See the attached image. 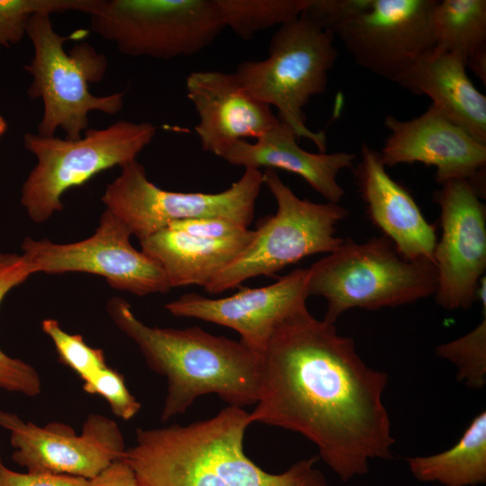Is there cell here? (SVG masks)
I'll return each mask as SVG.
<instances>
[{"label":"cell","mask_w":486,"mask_h":486,"mask_svg":"<svg viewBox=\"0 0 486 486\" xmlns=\"http://www.w3.org/2000/svg\"><path fill=\"white\" fill-rule=\"evenodd\" d=\"M385 372L368 366L354 340L304 307L273 331L261 354L255 422L299 433L343 482L389 459L394 438L382 400Z\"/></svg>","instance_id":"6da1fadb"},{"label":"cell","mask_w":486,"mask_h":486,"mask_svg":"<svg viewBox=\"0 0 486 486\" xmlns=\"http://www.w3.org/2000/svg\"><path fill=\"white\" fill-rule=\"evenodd\" d=\"M250 424L249 412L228 406L186 426L137 428L123 460L140 486H329L316 456L279 474L261 469L244 451Z\"/></svg>","instance_id":"7a4b0ae2"},{"label":"cell","mask_w":486,"mask_h":486,"mask_svg":"<svg viewBox=\"0 0 486 486\" xmlns=\"http://www.w3.org/2000/svg\"><path fill=\"white\" fill-rule=\"evenodd\" d=\"M106 310L115 326L137 345L148 368L166 379L162 422L184 413L198 397L211 393L229 406L256 403L261 355L242 342L200 327L148 326L122 297L111 298Z\"/></svg>","instance_id":"3957f363"},{"label":"cell","mask_w":486,"mask_h":486,"mask_svg":"<svg viewBox=\"0 0 486 486\" xmlns=\"http://www.w3.org/2000/svg\"><path fill=\"white\" fill-rule=\"evenodd\" d=\"M309 296L327 302L324 320L335 323L351 309L397 307L435 295V264L403 258L383 236L351 238L308 268Z\"/></svg>","instance_id":"277c9868"},{"label":"cell","mask_w":486,"mask_h":486,"mask_svg":"<svg viewBox=\"0 0 486 486\" xmlns=\"http://www.w3.org/2000/svg\"><path fill=\"white\" fill-rule=\"evenodd\" d=\"M26 35L33 48V56L24 67L32 77L27 94L43 104L39 135L52 137L61 129L66 139L77 140L88 129L89 112L113 115L122 111L125 92L104 96L90 92V85L102 81L106 73L108 60L104 53L86 41L67 51L64 44L74 37L59 35L49 14L33 15Z\"/></svg>","instance_id":"5b68a950"},{"label":"cell","mask_w":486,"mask_h":486,"mask_svg":"<svg viewBox=\"0 0 486 486\" xmlns=\"http://www.w3.org/2000/svg\"><path fill=\"white\" fill-rule=\"evenodd\" d=\"M332 33L302 13L279 26L271 38L267 58L242 61L235 72L252 96L274 106L279 121L297 138L312 141L321 153L326 152V135L308 128L304 107L327 89L328 73L338 57Z\"/></svg>","instance_id":"8992f818"},{"label":"cell","mask_w":486,"mask_h":486,"mask_svg":"<svg viewBox=\"0 0 486 486\" xmlns=\"http://www.w3.org/2000/svg\"><path fill=\"white\" fill-rule=\"evenodd\" d=\"M149 122H116L87 129L77 140L23 135L24 148L37 163L25 179L21 203L34 222L41 223L63 209L62 196L97 174L136 160L156 135Z\"/></svg>","instance_id":"52a82bcc"},{"label":"cell","mask_w":486,"mask_h":486,"mask_svg":"<svg viewBox=\"0 0 486 486\" xmlns=\"http://www.w3.org/2000/svg\"><path fill=\"white\" fill-rule=\"evenodd\" d=\"M263 184L276 202L275 214L263 220L246 249L204 287L207 292H223L259 275L274 276L307 256L328 254L343 242L336 226L348 215L345 207L299 198L274 169L263 173Z\"/></svg>","instance_id":"ba28073f"},{"label":"cell","mask_w":486,"mask_h":486,"mask_svg":"<svg viewBox=\"0 0 486 486\" xmlns=\"http://www.w3.org/2000/svg\"><path fill=\"white\" fill-rule=\"evenodd\" d=\"M91 30L126 56L194 55L224 27L216 0H101Z\"/></svg>","instance_id":"9c48e42d"},{"label":"cell","mask_w":486,"mask_h":486,"mask_svg":"<svg viewBox=\"0 0 486 486\" xmlns=\"http://www.w3.org/2000/svg\"><path fill=\"white\" fill-rule=\"evenodd\" d=\"M262 184L260 169L245 168L238 181L217 194L167 191L150 182L136 159L122 166L101 200L141 240L171 221L185 219L223 218L248 228Z\"/></svg>","instance_id":"30bf717a"},{"label":"cell","mask_w":486,"mask_h":486,"mask_svg":"<svg viewBox=\"0 0 486 486\" xmlns=\"http://www.w3.org/2000/svg\"><path fill=\"white\" fill-rule=\"evenodd\" d=\"M130 236L127 226L105 209L89 238L67 244L25 238L22 254L32 274L88 273L104 277L114 289L137 296L166 293L171 287L163 269L131 246Z\"/></svg>","instance_id":"8fae6325"},{"label":"cell","mask_w":486,"mask_h":486,"mask_svg":"<svg viewBox=\"0 0 486 486\" xmlns=\"http://www.w3.org/2000/svg\"><path fill=\"white\" fill-rule=\"evenodd\" d=\"M0 426L10 432L14 462L29 472L93 479L122 459L126 450L117 423L101 414H90L80 434L65 423L40 427L4 410Z\"/></svg>","instance_id":"7c38bea8"},{"label":"cell","mask_w":486,"mask_h":486,"mask_svg":"<svg viewBox=\"0 0 486 486\" xmlns=\"http://www.w3.org/2000/svg\"><path fill=\"white\" fill-rule=\"evenodd\" d=\"M433 200L440 208L442 235L434 253L436 303L445 310H467L477 300L486 270L484 197L466 180L440 184Z\"/></svg>","instance_id":"4fadbf2b"},{"label":"cell","mask_w":486,"mask_h":486,"mask_svg":"<svg viewBox=\"0 0 486 486\" xmlns=\"http://www.w3.org/2000/svg\"><path fill=\"white\" fill-rule=\"evenodd\" d=\"M437 0H373L334 32L360 67L393 83L435 47L432 12Z\"/></svg>","instance_id":"5bb4252c"},{"label":"cell","mask_w":486,"mask_h":486,"mask_svg":"<svg viewBox=\"0 0 486 486\" xmlns=\"http://www.w3.org/2000/svg\"><path fill=\"white\" fill-rule=\"evenodd\" d=\"M390 134L379 152L383 165L422 163L436 167V181L470 182L485 198L486 145L430 105L419 116L384 119Z\"/></svg>","instance_id":"9a60e30c"},{"label":"cell","mask_w":486,"mask_h":486,"mask_svg":"<svg viewBox=\"0 0 486 486\" xmlns=\"http://www.w3.org/2000/svg\"><path fill=\"white\" fill-rule=\"evenodd\" d=\"M308 274V269L298 268L269 285L241 287L237 293L220 299L186 293L166 303L165 309L176 317L230 328L238 333L240 342L261 355L274 328L306 307Z\"/></svg>","instance_id":"2e32d148"},{"label":"cell","mask_w":486,"mask_h":486,"mask_svg":"<svg viewBox=\"0 0 486 486\" xmlns=\"http://www.w3.org/2000/svg\"><path fill=\"white\" fill-rule=\"evenodd\" d=\"M186 94L199 121L194 130L202 149L216 156L245 138L258 139L279 119L252 96L235 73L194 71L185 80Z\"/></svg>","instance_id":"e0dca14e"},{"label":"cell","mask_w":486,"mask_h":486,"mask_svg":"<svg viewBox=\"0 0 486 486\" xmlns=\"http://www.w3.org/2000/svg\"><path fill=\"white\" fill-rule=\"evenodd\" d=\"M360 152L353 172L369 219L403 258L434 263L435 226L410 192L389 175L378 151L363 143Z\"/></svg>","instance_id":"ac0fdd59"},{"label":"cell","mask_w":486,"mask_h":486,"mask_svg":"<svg viewBox=\"0 0 486 486\" xmlns=\"http://www.w3.org/2000/svg\"><path fill=\"white\" fill-rule=\"evenodd\" d=\"M250 143L240 140L228 146L220 158L245 168L282 169L302 177L328 202L338 203L344 189L338 174L352 168L356 156L349 152L311 153L297 143L292 130L282 122Z\"/></svg>","instance_id":"d6986e66"},{"label":"cell","mask_w":486,"mask_h":486,"mask_svg":"<svg viewBox=\"0 0 486 486\" xmlns=\"http://www.w3.org/2000/svg\"><path fill=\"white\" fill-rule=\"evenodd\" d=\"M457 56L433 48L423 54L395 82L431 105L486 145V96L478 91Z\"/></svg>","instance_id":"ffe728a7"},{"label":"cell","mask_w":486,"mask_h":486,"mask_svg":"<svg viewBox=\"0 0 486 486\" xmlns=\"http://www.w3.org/2000/svg\"><path fill=\"white\" fill-rule=\"evenodd\" d=\"M255 230L223 239L190 236L165 227L140 240L141 251L163 269L171 288H203L250 244Z\"/></svg>","instance_id":"44dd1931"},{"label":"cell","mask_w":486,"mask_h":486,"mask_svg":"<svg viewBox=\"0 0 486 486\" xmlns=\"http://www.w3.org/2000/svg\"><path fill=\"white\" fill-rule=\"evenodd\" d=\"M435 48L457 56L486 84V1H436L432 12Z\"/></svg>","instance_id":"7402d4cb"},{"label":"cell","mask_w":486,"mask_h":486,"mask_svg":"<svg viewBox=\"0 0 486 486\" xmlns=\"http://www.w3.org/2000/svg\"><path fill=\"white\" fill-rule=\"evenodd\" d=\"M420 482L443 486H475L486 482V412L481 411L451 448L438 454L408 458Z\"/></svg>","instance_id":"603a6c76"},{"label":"cell","mask_w":486,"mask_h":486,"mask_svg":"<svg viewBox=\"0 0 486 486\" xmlns=\"http://www.w3.org/2000/svg\"><path fill=\"white\" fill-rule=\"evenodd\" d=\"M310 0H216L224 27L248 40L256 33L299 17Z\"/></svg>","instance_id":"cb8c5ba5"},{"label":"cell","mask_w":486,"mask_h":486,"mask_svg":"<svg viewBox=\"0 0 486 486\" xmlns=\"http://www.w3.org/2000/svg\"><path fill=\"white\" fill-rule=\"evenodd\" d=\"M32 271L25 256L15 253H0V304L14 287L25 282ZM37 370L19 358L6 355L0 348V388L8 392L35 397L41 392Z\"/></svg>","instance_id":"d4e9b609"},{"label":"cell","mask_w":486,"mask_h":486,"mask_svg":"<svg viewBox=\"0 0 486 486\" xmlns=\"http://www.w3.org/2000/svg\"><path fill=\"white\" fill-rule=\"evenodd\" d=\"M100 0H0V47L19 43L35 14L76 11L92 14Z\"/></svg>","instance_id":"484cf974"},{"label":"cell","mask_w":486,"mask_h":486,"mask_svg":"<svg viewBox=\"0 0 486 486\" xmlns=\"http://www.w3.org/2000/svg\"><path fill=\"white\" fill-rule=\"evenodd\" d=\"M438 356L454 364L457 379L472 389L486 382V307L483 320L467 334L436 346Z\"/></svg>","instance_id":"4316f807"},{"label":"cell","mask_w":486,"mask_h":486,"mask_svg":"<svg viewBox=\"0 0 486 486\" xmlns=\"http://www.w3.org/2000/svg\"><path fill=\"white\" fill-rule=\"evenodd\" d=\"M41 329L53 342L60 363L73 370L83 382L108 366L102 349L88 346L81 335L66 332L58 320H42Z\"/></svg>","instance_id":"83f0119b"},{"label":"cell","mask_w":486,"mask_h":486,"mask_svg":"<svg viewBox=\"0 0 486 486\" xmlns=\"http://www.w3.org/2000/svg\"><path fill=\"white\" fill-rule=\"evenodd\" d=\"M83 390L89 394L103 397L112 412L123 420L136 416L140 402L130 392L122 374L106 366L84 381Z\"/></svg>","instance_id":"f1b7e54d"},{"label":"cell","mask_w":486,"mask_h":486,"mask_svg":"<svg viewBox=\"0 0 486 486\" xmlns=\"http://www.w3.org/2000/svg\"><path fill=\"white\" fill-rule=\"evenodd\" d=\"M373 0H310L303 14L334 35L342 24L363 14Z\"/></svg>","instance_id":"f546056e"},{"label":"cell","mask_w":486,"mask_h":486,"mask_svg":"<svg viewBox=\"0 0 486 486\" xmlns=\"http://www.w3.org/2000/svg\"><path fill=\"white\" fill-rule=\"evenodd\" d=\"M166 227L190 236L223 239L239 236L248 228L223 218H194L174 220Z\"/></svg>","instance_id":"4dcf8cb0"},{"label":"cell","mask_w":486,"mask_h":486,"mask_svg":"<svg viewBox=\"0 0 486 486\" xmlns=\"http://www.w3.org/2000/svg\"><path fill=\"white\" fill-rule=\"evenodd\" d=\"M92 479L64 474L19 472L3 464H0V486H92Z\"/></svg>","instance_id":"1f68e13d"},{"label":"cell","mask_w":486,"mask_h":486,"mask_svg":"<svg viewBox=\"0 0 486 486\" xmlns=\"http://www.w3.org/2000/svg\"><path fill=\"white\" fill-rule=\"evenodd\" d=\"M92 480V486H140L134 472L123 458L111 464Z\"/></svg>","instance_id":"d6a6232c"},{"label":"cell","mask_w":486,"mask_h":486,"mask_svg":"<svg viewBox=\"0 0 486 486\" xmlns=\"http://www.w3.org/2000/svg\"><path fill=\"white\" fill-rule=\"evenodd\" d=\"M7 130V122L4 118L0 115V137H2Z\"/></svg>","instance_id":"836d02e7"},{"label":"cell","mask_w":486,"mask_h":486,"mask_svg":"<svg viewBox=\"0 0 486 486\" xmlns=\"http://www.w3.org/2000/svg\"><path fill=\"white\" fill-rule=\"evenodd\" d=\"M2 464V462H1V457H0V464Z\"/></svg>","instance_id":"e575fe53"}]
</instances>
